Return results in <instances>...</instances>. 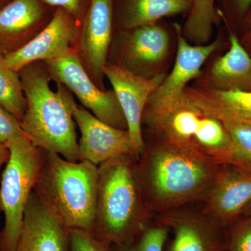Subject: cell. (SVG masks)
<instances>
[{
  "label": "cell",
  "instance_id": "cell-1",
  "mask_svg": "<svg viewBox=\"0 0 251 251\" xmlns=\"http://www.w3.org/2000/svg\"><path fill=\"white\" fill-rule=\"evenodd\" d=\"M224 165L153 138L145 141L136 170L144 196L156 217L199 202Z\"/></svg>",
  "mask_w": 251,
  "mask_h": 251
},
{
  "label": "cell",
  "instance_id": "cell-2",
  "mask_svg": "<svg viewBox=\"0 0 251 251\" xmlns=\"http://www.w3.org/2000/svg\"><path fill=\"white\" fill-rule=\"evenodd\" d=\"M138 157L121 155L99 166L92 233L109 246L129 242L155 218L137 175Z\"/></svg>",
  "mask_w": 251,
  "mask_h": 251
},
{
  "label": "cell",
  "instance_id": "cell-3",
  "mask_svg": "<svg viewBox=\"0 0 251 251\" xmlns=\"http://www.w3.org/2000/svg\"><path fill=\"white\" fill-rule=\"evenodd\" d=\"M27 101L21 126L33 145L45 151L58 153L68 161H79L76 124L73 115L75 101L65 86L52 80L45 62H36L18 72Z\"/></svg>",
  "mask_w": 251,
  "mask_h": 251
},
{
  "label": "cell",
  "instance_id": "cell-4",
  "mask_svg": "<svg viewBox=\"0 0 251 251\" xmlns=\"http://www.w3.org/2000/svg\"><path fill=\"white\" fill-rule=\"evenodd\" d=\"M142 125L155 139L219 164L235 166L233 143L222 122L184 94L169 101H148Z\"/></svg>",
  "mask_w": 251,
  "mask_h": 251
},
{
  "label": "cell",
  "instance_id": "cell-5",
  "mask_svg": "<svg viewBox=\"0 0 251 251\" xmlns=\"http://www.w3.org/2000/svg\"><path fill=\"white\" fill-rule=\"evenodd\" d=\"M98 181L99 166L89 161H68L44 150L34 191L67 229L92 232Z\"/></svg>",
  "mask_w": 251,
  "mask_h": 251
},
{
  "label": "cell",
  "instance_id": "cell-6",
  "mask_svg": "<svg viewBox=\"0 0 251 251\" xmlns=\"http://www.w3.org/2000/svg\"><path fill=\"white\" fill-rule=\"evenodd\" d=\"M5 145L9 158L0 179V211L4 216L0 237L2 251H16L25 211L40 175L44 150L25 136Z\"/></svg>",
  "mask_w": 251,
  "mask_h": 251
},
{
  "label": "cell",
  "instance_id": "cell-7",
  "mask_svg": "<svg viewBox=\"0 0 251 251\" xmlns=\"http://www.w3.org/2000/svg\"><path fill=\"white\" fill-rule=\"evenodd\" d=\"M44 62L51 79L65 86L94 116L115 128L128 129L115 92L97 87L86 72L75 49L62 57Z\"/></svg>",
  "mask_w": 251,
  "mask_h": 251
},
{
  "label": "cell",
  "instance_id": "cell-8",
  "mask_svg": "<svg viewBox=\"0 0 251 251\" xmlns=\"http://www.w3.org/2000/svg\"><path fill=\"white\" fill-rule=\"evenodd\" d=\"M114 1L91 0L74 46L86 72L102 90H105L104 69L108 64L107 59L111 44Z\"/></svg>",
  "mask_w": 251,
  "mask_h": 251
},
{
  "label": "cell",
  "instance_id": "cell-9",
  "mask_svg": "<svg viewBox=\"0 0 251 251\" xmlns=\"http://www.w3.org/2000/svg\"><path fill=\"white\" fill-rule=\"evenodd\" d=\"M188 206L154 218L173 232L164 251H226V229Z\"/></svg>",
  "mask_w": 251,
  "mask_h": 251
},
{
  "label": "cell",
  "instance_id": "cell-10",
  "mask_svg": "<svg viewBox=\"0 0 251 251\" xmlns=\"http://www.w3.org/2000/svg\"><path fill=\"white\" fill-rule=\"evenodd\" d=\"M104 74L116 94L128 126L135 153L140 156L145 147L142 119L150 96L161 85L166 75L151 77L136 75L117 64H107Z\"/></svg>",
  "mask_w": 251,
  "mask_h": 251
},
{
  "label": "cell",
  "instance_id": "cell-11",
  "mask_svg": "<svg viewBox=\"0 0 251 251\" xmlns=\"http://www.w3.org/2000/svg\"><path fill=\"white\" fill-rule=\"evenodd\" d=\"M80 24L65 10L57 9L49 24L25 46L1 56L3 62L18 72L36 62L58 59L74 49Z\"/></svg>",
  "mask_w": 251,
  "mask_h": 251
},
{
  "label": "cell",
  "instance_id": "cell-12",
  "mask_svg": "<svg viewBox=\"0 0 251 251\" xmlns=\"http://www.w3.org/2000/svg\"><path fill=\"white\" fill-rule=\"evenodd\" d=\"M199 202L206 216L226 228L243 216L251 203V174L224 164Z\"/></svg>",
  "mask_w": 251,
  "mask_h": 251
},
{
  "label": "cell",
  "instance_id": "cell-13",
  "mask_svg": "<svg viewBox=\"0 0 251 251\" xmlns=\"http://www.w3.org/2000/svg\"><path fill=\"white\" fill-rule=\"evenodd\" d=\"M73 115L80 133L79 161H89L99 166L121 155H137L128 130L102 122L76 101L73 106Z\"/></svg>",
  "mask_w": 251,
  "mask_h": 251
},
{
  "label": "cell",
  "instance_id": "cell-14",
  "mask_svg": "<svg viewBox=\"0 0 251 251\" xmlns=\"http://www.w3.org/2000/svg\"><path fill=\"white\" fill-rule=\"evenodd\" d=\"M41 0H12L0 9V56L25 46L49 24L54 11Z\"/></svg>",
  "mask_w": 251,
  "mask_h": 251
},
{
  "label": "cell",
  "instance_id": "cell-15",
  "mask_svg": "<svg viewBox=\"0 0 251 251\" xmlns=\"http://www.w3.org/2000/svg\"><path fill=\"white\" fill-rule=\"evenodd\" d=\"M174 27L177 37L174 66L148 101H169L181 97L188 84L201 75V69L208 58L223 45L219 36L210 44L191 45L183 36L182 27L175 23Z\"/></svg>",
  "mask_w": 251,
  "mask_h": 251
},
{
  "label": "cell",
  "instance_id": "cell-16",
  "mask_svg": "<svg viewBox=\"0 0 251 251\" xmlns=\"http://www.w3.org/2000/svg\"><path fill=\"white\" fill-rule=\"evenodd\" d=\"M16 251H70L69 229L34 191L25 211Z\"/></svg>",
  "mask_w": 251,
  "mask_h": 251
},
{
  "label": "cell",
  "instance_id": "cell-17",
  "mask_svg": "<svg viewBox=\"0 0 251 251\" xmlns=\"http://www.w3.org/2000/svg\"><path fill=\"white\" fill-rule=\"evenodd\" d=\"M125 31L122 61L117 64L140 76H153V72L165 60L169 51L168 31L158 23Z\"/></svg>",
  "mask_w": 251,
  "mask_h": 251
},
{
  "label": "cell",
  "instance_id": "cell-18",
  "mask_svg": "<svg viewBox=\"0 0 251 251\" xmlns=\"http://www.w3.org/2000/svg\"><path fill=\"white\" fill-rule=\"evenodd\" d=\"M229 34L228 50L201 74L196 87L226 92H251V55L239 36L226 25Z\"/></svg>",
  "mask_w": 251,
  "mask_h": 251
},
{
  "label": "cell",
  "instance_id": "cell-19",
  "mask_svg": "<svg viewBox=\"0 0 251 251\" xmlns=\"http://www.w3.org/2000/svg\"><path fill=\"white\" fill-rule=\"evenodd\" d=\"M183 93L220 121L251 125V92H226L187 86Z\"/></svg>",
  "mask_w": 251,
  "mask_h": 251
},
{
  "label": "cell",
  "instance_id": "cell-20",
  "mask_svg": "<svg viewBox=\"0 0 251 251\" xmlns=\"http://www.w3.org/2000/svg\"><path fill=\"white\" fill-rule=\"evenodd\" d=\"M190 0H123L120 24L124 30L155 24L160 20L189 13Z\"/></svg>",
  "mask_w": 251,
  "mask_h": 251
},
{
  "label": "cell",
  "instance_id": "cell-21",
  "mask_svg": "<svg viewBox=\"0 0 251 251\" xmlns=\"http://www.w3.org/2000/svg\"><path fill=\"white\" fill-rule=\"evenodd\" d=\"M221 21L216 0H191V10L182 27L183 36L196 44H206L214 26Z\"/></svg>",
  "mask_w": 251,
  "mask_h": 251
},
{
  "label": "cell",
  "instance_id": "cell-22",
  "mask_svg": "<svg viewBox=\"0 0 251 251\" xmlns=\"http://www.w3.org/2000/svg\"><path fill=\"white\" fill-rule=\"evenodd\" d=\"M0 105L20 122L22 121L27 101L19 74L10 69L0 56Z\"/></svg>",
  "mask_w": 251,
  "mask_h": 251
},
{
  "label": "cell",
  "instance_id": "cell-23",
  "mask_svg": "<svg viewBox=\"0 0 251 251\" xmlns=\"http://www.w3.org/2000/svg\"><path fill=\"white\" fill-rule=\"evenodd\" d=\"M170 233L168 227L153 219L129 242L110 246V251H164Z\"/></svg>",
  "mask_w": 251,
  "mask_h": 251
},
{
  "label": "cell",
  "instance_id": "cell-24",
  "mask_svg": "<svg viewBox=\"0 0 251 251\" xmlns=\"http://www.w3.org/2000/svg\"><path fill=\"white\" fill-rule=\"evenodd\" d=\"M233 143L235 166L251 174V125L234 121H221Z\"/></svg>",
  "mask_w": 251,
  "mask_h": 251
},
{
  "label": "cell",
  "instance_id": "cell-25",
  "mask_svg": "<svg viewBox=\"0 0 251 251\" xmlns=\"http://www.w3.org/2000/svg\"><path fill=\"white\" fill-rule=\"evenodd\" d=\"M226 229V251H251V216H241Z\"/></svg>",
  "mask_w": 251,
  "mask_h": 251
},
{
  "label": "cell",
  "instance_id": "cell-26",
  "mask_svg": "<svg viewBox=\"0 0 251 251\" xmlns=\"http://www.w3.org/2000/svg\"><path fill=\"white\" fill-rule=\"evenodd\" d=\"M70 251H110V246L97 239L92 232L69 229Z\"/></svg>",
  "mask_w": 251,
  "mask_h": 251
},
{
  "label": "cell",
  "instance_id": "cell-27",
  "mask_svg": "<svg viewBox=\"0 0 251 251\" xmlns=\"http://www.w3.org/2000/svg\"><path fill=\"white\" fill-rule=\"evenodd\" d=\"M219 10L221 21L231 25L232 23H242L244 15L251 6V0H221Z\"/></svg>",
  "mask_w": 251,
  "mask_h": 251
},
{
  "label": "cell",
  "instance_id": "cell-28",
  "mask_svg": "<svg viewBox=\"0 0 251 251\" xmlns=\"http://www.w3.org/2000/svg\"><path fill=\"white\" fill-rule=\"evenodd\" d=\"M18 136H25L21 122L0 105V145Z\"/></svg>",
  "mask_w": 251,
  "mask_h": 251
},
{
  "label": "cell",
  "instance_id": "cell-29",
  "mask_svg": "<svg viewBox=\"0 0 251 251\" xmlns=\"http://www.w3.org/2000/svg\"><path fill=\"white\" fill-rule=\"evenodd\" d=\"M52 9L65 10L81 24L83 21L91 0H41Z\"/></svg>",
  "mask_w": 251,
  "mask_h": 251
},
{
  "label": "cell",
  "instance_id": "cell-30",
  "mask_svg": "<svg viewBox=\"0 0 251 251\" xmlns=\"http://www.w3.org/2000/svg\"><path fill=\"white\" fill-rule=\"evenodd\" d=\"M240 25L243 33L241 38H239V41L246 50L251 55V6L248 10L247 14L244 15Z\"/></svg>",
  "mask_w": 251,
  "mask_h": 251
},
{
  "label": "cell",
  "instance_id": "cell-31",
  "mask_svg": "<svg viewBox=\"0 0 251 251\" xmlns=\"http://www.w3.org/2000/svg\"><path fill=\"white\" fill-rule=\"evenodd\" d=\"M9 158V150L6 145H0V161L6 164Z\"/></svg>",
  "mask_w": 251,
  "mask_h": 251
},
{
  "label": "cell",
  "instance_id": "cell-32",
  "mask_svg": "<svg viewBox=\"0 0 251 251\" xmlns=\"http://www.w3.org/2000/svg\"><path fill=\"white\" fill-rule=\"evenodd\" d=\"M243 216H251V203L250 204H249V206H247L246 210L244 211V214H243Z\"/></svg>",
  "mask_w": 251,
  "mask_h": 251
},
{
  "label": "cell",
  "instance_id": "cell-33",
  "mask_svg": "<svg viewBox=\"0 0 251 251\" xmlns=\"http://www.w3.org/2000/svg\"><path fill=\"white\" fill-rule=\"evenodd\" d=\"M12 1V0H0V9H1V7H3V6H4L5 5H6L8 4V3H9L10 1Z\"/></svg>",
  "mask_w": 251,
  "mask_h": 251
},
{
  "label": "cell",
  "instance_id": "cell-34",
  "mask_svg": "<svg viewBox=\"0 0 251 251\" xmlns=\"http://www.w3.org/2000/svg\"><path fill=\"white\" fill-rule=\"evenodd\" d=\"M5 164L3 162L0 161V171H1V167H2L3 165ZM0 179H1V175H0Z\"/></svg>",
  "mask_w": 251,
  "mask_h": 251
},
{
  "label": "cell",
  "instance_id": "cell-35",
  "mask_svg": "<svg viewBox=\"0 0 251 251\" xmlns=\"http://www.w3.org/2000/svg\"><path fill=\"white\" fill-rule=\"evenodd\" d=\"M0 251H2V249H1V237H0Z\"/></svg>",
  "mask_w": 251,
  "mask_h": 251
},
{
  "label": "cell",
  "instance_id": "cell-36",
  "mask_svg": "<svg viewBox=\"0 0 251 251\" xmlns=\"http://www.w3.org/2000/svg\"><path fill=\"white\" fill-rule=\"evenodd\" d=\"M190 1H191V0H190Z\"/></svg>",
  "mask_w": 251,
  "mask_h": 251
}]
</instances>
